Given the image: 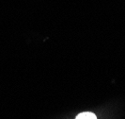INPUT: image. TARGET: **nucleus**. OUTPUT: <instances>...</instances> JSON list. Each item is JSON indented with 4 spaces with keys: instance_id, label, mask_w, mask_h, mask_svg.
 <instances>
[{
    "instance_id": "obj_1",
    "label": "nucleus",
    "mask_w": 125,
    "mask_h": 119,
    "mask_svg": "<svg viewBox=\"0 0 125 119\" xmlns=\"http://www.w3.org/2000/svg\"><path fill=\"white\" fill-rule=\"evenodd\" d=\"M75 119H97V117L92 113H82L78 114Z\"/></svg>"
}]
</instances>
